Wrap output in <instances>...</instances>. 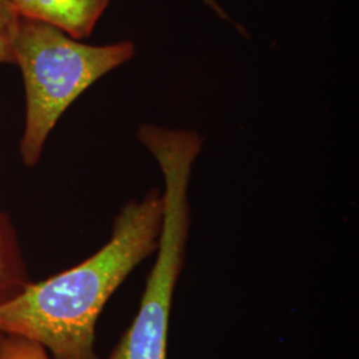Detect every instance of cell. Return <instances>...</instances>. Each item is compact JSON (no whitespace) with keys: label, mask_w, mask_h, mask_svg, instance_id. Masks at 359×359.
<instances>
[{"label":"cell","mask_w":359,"mask_h":359,"mask_svg":"<svg viewBox=\"0 0 359 359\" xmlns=\"http://www.w3.org/2000/svg\"><path fill=\"white\" fill-rule=\"evenodd\" d=\"M208 6H210L216 13H219V16H222V18H225V19H228V16L225 15V13L222 11V8L218 6L217 3L215 1V0H204Z\"/></svg>","instance_id":"cell-8"},{"label":"cell","mask_w":359,"mask_h":359,"mask_svg":"<svg viewBox=\"0 0 359 359\" xmlns=\"http://www.w3.org/2000/svg\"><path fill=\"white\" fill-rule=\"evenodd\" d=\"M31 283L15 222L8 212L0 210V305L20 294Z\"/></svg>","instance_id":"cell-5"},{"label":"cell","mask_w":359,"mask_h":359,"mask_svg":"<svg viewBox=\"0 0 359 359\" xmlns=\"http://www.w3.org/2000/svg\"><path fill=\"white\" fill-rule=\"evenodd\" d=\"M13 65L23 77L26 120L19 156L26 168L40 161L46 142L60 117L107 74L136 53L128 40L92 46L56 27L19 18L13 35Z\"/></svg>","instance_id":"cell-2"},{"label":"cell","mask_w":359,"mask_h":359,"mask_svg":"<svg viewBox=\"0 0 359 359\" xmlns=\"http://www.w3.org/2000/svg\"><path fill=\"white\" fill-rule=\"evenodd\" d=\"M19 16L10 0H0V65H13V41Z\"/></svg>","instance_id":"cell-7"},{"label":"cell","mask_w":359,"mask_h":359,"mask_svg":"<svg viewBox=\"0 0 359 359\" xmlns=\"http://www.w3.org/2000/svg\"><path fill=\"white\" fill-rule=\"evenodd\" d=\"M19 18L56 27L77 40L88 38L112 0H10Z\"/></svg>","instance_id":"cell-4"},{"label":"cell","mask_w":359,"mask_h":359,"mask_svg":"<svg viewBox=\"0 0 359 359\" xmlns=\"http://www.w3.org/2000/svg\"><path fill=\"white\" fill-rule=\"evenodd\" d=\"M163 208L157 189L127 203L102 249L0 305V333L36 342L51 359H99L97 320L130 271L157 250Z\"/></svg>","instance_id":"cell-1"},{"label":"cell","mask_w":359,"mask_h":359,"mask_svg":"<svg viewBox=\"0 0 359 359\" xmlns=\"http://www.w3.org/2000/svg\"><path fill=\"white\" fill-rule=\"evenodd\" d=\"M139 140L151 152L164 177L163 224L157 258L136 318L107 359H167L168 327L173 292L184 265L189 233L188 187L201 151L198 133L142 126Z\"/></svg>","instance_id":"cell-3"},{"label":"cell","mask_w":359,"mask_h":359,"mask_svg":"<svg viewBox=\"0 0 359 359\" xmlns=\"http://www.w3.org/2000/svg\"><path fill=\"white\" fill-rule=\"evenodd\" d=\"M0 359H51L36 342L13 334L0 333Z\"/></svg>","instance_id":"cell-6"}]
</instances>
